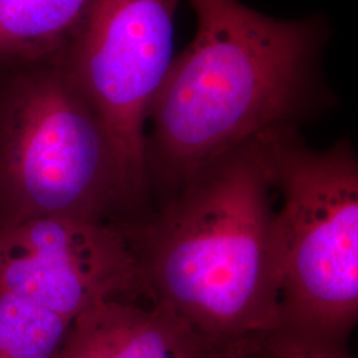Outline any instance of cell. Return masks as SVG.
<instances>
[{
    "instance_id": "6da1fadb",
    "label": "cell",
    "mask_w": 358,
    "mask_h": 358,
    "mask_svg": "<svg viewBox=\"0 0 358 358\" xmlns=\"http://www.w3.org/2000/svg\"><path fill=\"white\" fill-rule=\"evenodd\" d=\"M189 1L196 35L173 59L148 115L149 194L161 199L259 133L334 106L321 73L329 36L321 16L282 20L239 0Z\"/></svg>"
},
{
    "instance_id": "7a4b0ae2",
    "label": "cell",
    "mask_w": 358,
    "mask_h": 358,
    "mask_svg": "<svg viewBox=\"0 0 358 358\" xmlns=\"http://www.w3.org/2000/svg\"><path fill=\"white\" fill-rule=\"evenodd\" d=\"M276 196L252 138L134 220L149 300L170 308L217 349L278 327Z\"/></svg>"
},
{
    "instance_id": "3957f363",
    "label": "cell",
    "mask_w": 358,
    "mask_h": 358,
    "mask_svg": "<svg viewBox=\"0 0 358 358\" xmlns=\"http://www.w3.org/2000/svg\"><path fill=\"white\" fill-rule=\"evenodd\" d=\"M142 215L100 115L57 53L0 83V231L40 217Z\"/></svg>"
},
{
    "instance_id": "277c9868",
    "label": "cell",
    "mask_w": 358,
    "mask_h": 358,
    "mask_svg": "<svg viewBox=\"0 0 358 358\" xmlns=\"http://www.w3.org/2000/svg\"><path fill=\"white\" fill-rule=\"evenodd\" d=\"M282 206L279 327L349 349L358 320V161L350 140L312 149L299 127L254 137Z\"/></svg>"
},
{
    "instance_id": "5b68a950",
    "label": "cell",
    "mask_w": 358,
    "mask_h": 358,
    "mask_svg": "<svg viewBox=\"0 0 358 358\" xmlns=\"http://www.w3.org/2000/svg\"><path fill=\"white\" fill-rule=\"evenodd\" d=\"M179 0H88L57 52L100 115L134 202L146 211L145 137L150 105L173 62Z\"/></svg>"
},
{
    "instance_id": "8992f818",
    "label": "cell",
    "mask_w": 358,
    "mask_h": 358,
    "mask_svg": "<svg viewBox=\"0 0 358 358\" xmlns=\"http://www.w3.org/2000/svg\"><path fill=\"white\" fill-rule=\"evenodd\" d=\"M0 291L69 321L105 300H149L133 220L40 217L0 231Z\"/></svg>"
},
{
    "instance_id": "52a82bcc",
    "label": "cell",
    "mask_w": 358,
    "mask_h": 358,
    "mask_svg": "<svg viewBox=\"0 0 358 358\" xmlns=\"http://www.w3.org/2000/svg\"><path fill=\"white\" fill-rule=\"evenodd\" d=\"M223 353L166 306L115 299L76 316L52 358H219Z\"/></svg>"
},
{
    "instance_id": "ba28073f",
    "label": "cell",
    "mask_w": 358,
    "mask_h": 358,
    "mask_svg": "<svg viewBox=\"0 0 358 358\" xmlns=\"http://www.w3.org/2000/svg\"><path fill=\"white\" fill-rule=\"evenodd\" d=\"M88 0H0V59L32 63L64 47Z\"/></svg>"
},
{
    "instance_id": "9c48e42d",
    "label": "cell",
    "mask_w": 358,
    "mask_h": 358,
    "mask_svg": "<svg viewBox=\"0 0 358 358\" xmlns=\"http://www.w3.org/2000/svg\"><path fill=\"white\" fill-rule=\"evenodd\" d=\"M72 321L0 291V358H52Z\"/></svg>"
},
{
    "instance_id": "30bf717a",
    "label": "cell",
    "mask_w": 358,
    "mask_h": 358,
    "mask_svg": "<svg viewBox=\"0 0 358 358\" xmlns=\"http://www.w3.org/2000/svg\"><path fill=\"white\" fill-rule=\"evenodd\" d=\"M226 358H355L349 349H338L308 340L275 327L255 332L224 349Z\"/></svg>"
},
{
    "instance_id": "8fae6325",
    "label": "cell",
    "mask_w": 358,
    "mask_h": 358,
    "mask_svg": "<svg viewBox=\"0 0 358 358\" xmlns=\"http://www.w3.org/2000/svg\"><path fill=\"white\" fill-rule=\"evenodd\" d=\"M219 358H226V355H224V353H223V355H222V356H220V357Z\"/></svg>"
}]
</instances>
